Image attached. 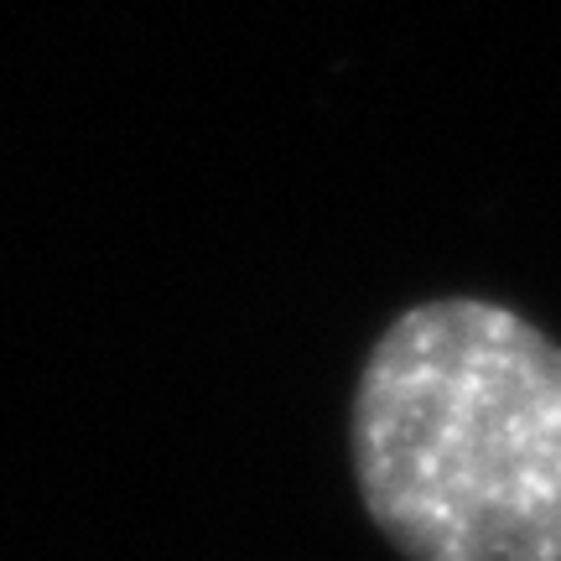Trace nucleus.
<instances>
[{"mask_svg":"<svg viewBox=\"0 0 561 561\" xmlns=\"http://www.w3.org/2000/svg\"><path fill=\"white\" fill-rule=\"evenodd\" d=\"M348 447L405 561H561V343L515 307L401 312L359 369Z\"/></svg>","mask_w":561,"mask_h":561,"instance_id":"obj_1","label":"nucleus"}]
</instances>
